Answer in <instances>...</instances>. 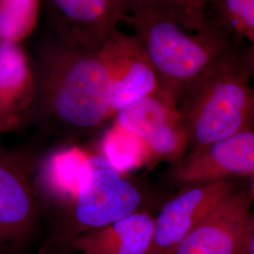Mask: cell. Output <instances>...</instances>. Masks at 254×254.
<instances>
[{"instance_id": "8992f818", "label": "cell", "mask_w": 254, "mask_h": 254, "mask_svg": "<svg viewBox=\"0 0 254 254\" xmlns=\"http://www.w3.org/2000/svg\"><path fill=\"white\" fill-rule=\"evenodd\" d=\"M254 200L253 180L218 203L172 254H241L254 227Z\"/></svg>"}, {"instance_id": "9c48e42d", "label": "cell", "mask_w": 254, "mask_h": 254, "mask_svg": "<svg viewBox=\"0 0 254 254\" xmlns=\"http://www.w3.org/2000/svg\"><path fill=\"white\" fill-rule=\"evenodd\" d=\"M114 125L139 137L153 161L174 163L188 153V136L176 106L158 94L148 96L118 111Z\"/></svg>"}, {"instance_id": "44dd1931", "label": "cell", "mask_w": 254, "mask_h": 254, "mask_svg": "<svg viewBox=\"0 0 254 254\" xmlns=\"http://www.w3.org/2000/svg\"><path fill=\"white\" fill-rule=\"evenodd\" d=\"M211 1H212V0H197V2L199 3V5H200V7L204 9V10H205V7L208 5Z\"/></svg>"}, {"instance_id": "7c38bea8", "label": "cell", "mask_w": 254, "mask_h": 254, "mask_svg": "<svg viewBox=\"0 0 254 254\" xmlns=\"http://www.w3.org/2000/svg\"><path fill=\"white\" fill-rule=\"evenodd\" d=\"M34 93V74L27 52L19 44H0V135L21 126Z\"/></svg>"}, {"instance_id": "6da1fadb", "label": "cell", "mask_w": 254, "mask_h": 254, "mask_svg": "<svg viewBox=\"0 0 254 254\" xmlns=\"http://www.w3.org/2000/svg\"><path fill=\"white\" fill-rule=\"evenodd\" d=\"M35 80L32 104L22 120L74 138L100 131L111 117L112 89L98 51L54 37L30 60Z\"/></svg>"}, {"instance_id": "3957f363", "label": "cell", "mask_w": 254, "mask_h": 254, "mask_svg": "<svg viewBox=\"0 0 254 254\" xmlns=\"http://www.w3.org/2000/svg\"><path fill=\"white\" fill-rule=\"evenodd\" d=\"M132 27L156 73L158 95L177 105L185 88L235 41L218 27L196 31L163 12L128 13Z\"/></svg>"}, {"instance_id": "ffe728a7", "label": "cell", "mask_w": 254, "mask_h": 254, "mask_svg": "<svg viewBox=\"0 0 254 254\" xmlns=\"http://www.w3.org/2000/svg\"><path fill=\"white\" fill-rule=\"evenodd\" d=\"M72 251H57V250H43L40 254H71Z\"/></svg>"}, {"instance_id": "52a82bcc", "label": "cell", "mask_w": 254, "mask_h": 254, "mask_svg": "<svg viewBox=\"0 0 254 254\" xmlns=\"http://www.w3.org/2000/svg\"><path fill=\"white\" fill-rule=\"evenodd\" d=\"M254 177V132L249 129L220 139L172 164L167 173L178 188Z\"/></svg>"}, {"instance_id": "e0dca14e", "label": "cell", "mask_w": 254, "mask_h": 254, "mask_svg": "<svg viewBox=\"0 0 254 254\" xmlns=\"http://www.w3.org/2000/svg\"><path fill=\"white\" fill-rule=\"evenodd\" d=\"M40 0H0V44H21L36 27Z\"/></svg>"}, {"instance_id": "7a4b0ae2", "label": "cell", "mask_w": 254, "mask_h": 254, "mask_svg": "<svg viewBox=\"0 0 254 254\" xmlns=\"http://www.w3.org/2000/svg\"><path fill=\"white\" fill-rule=\"evenodd\" d=\"M233 42L185 88L176 109L193 154L254 129V46Z\"/></svg>"}, {"instance_id": "2e32d148", "label": "cell", "mask_w": 254, "mask_h": 254, "mask_svg": "<svg viewBox=\"0 0 254 254\" xmlns=\"http://www.w3.org/2000/svg\"><path fill=\"white\" fill-rule=\"evenodd\" d=\"M102 151V155L123 173L152 163V156L145 143L114 124L103 139Z\"/></svg>"}, {"instance_id": "9a60e30c", "label": "cell", "mask_w": 254, "mask_h": 254, "mask_svg": "<svg viewBox=\"0 0 254 254\" xmlns=\"http://www.w3.org/2000/svg\"><path fill=\"white\" fill-rule=\"evenodd\" d=\"M205 14L232 41L254 46V0H212Z\"/></svg>"}, {"instance_id": "d6986e66", "label": "cell", "mask_w": 254, "mask_h": 254, "mask_svg": "<svg viewBox=\"0 0 254 254\" xmlns=\"http://www.w3.org/2000/svg\"><path fill=\"white\" fill-rule=\"evenodd\" d=\"M241 254H254V227L250 230L247 236Z\"/></svg>"}, {"instance_id": "30bf717a", "label": "cell", "mask_w": 254, "mask_h": 254, "mask_svg": "<svg viewBox=\"0 0 254 254\" xmlns=\"http://www.w3.org/2000/svg\"><path fill=\"white\" fill-rule=\"evenodd\" d=\"M33 159L23 152H0V242H22L39 218Z\"/></svg>"}, {"instance_id": "7402d4cb", "label": "cell", "mask_w": 254, "mask_h": 254, "mask_svg": "<svg viewBox=\"0 0 254 254\" xmlns=\"http://www.w3.org/2000/svg\"><path fill=\"white\" fill-rule=\"evenodd\" d=\"M0 254H2V252H1V242H0Z\"/></svg>"}, {"instance_id": "ba28073f", "label": "cell", "mask_w": 254, "mask_h": 254, "mask_svg": "<svg viewBox=\"0 0 254 254\" xmlns=\"http://www.w3.org/2000/svg\"><path fill=\"white\" fill-rule=\"evenodd\" d=\"M242 187L237 180H222L181 188L154 218L148 254H172L218 203Z\"/></svg>"}, {"instance_id": "8fae6325", "label": "cell", "mask_w": 254, "mask_h": 254, "mask_svg": "<svg viewBox=\"0 0 254 254\" xmlns=\"http://www.w3.org/2000/svg\"><path fill=\"white\" fill-rule=\"evenodd\" d=\"M98 53L111 82L112 119L121 109L158 93L156 73L136 37L116 29Z\"/></svg>"}, {"instance_id": "5b68a950", "label": "cell", "mask_w": 254, "mask_h": 254, "mask_svg": "<svg viewBox=\"0 0 254 254\" xmlns=\"http://www.w3.org/2000/svg\"><path fill=\"white\" fill-rule=\"evenodd\" d=\"M55 39L98 51L129 13L127 0H43Z\"/></svg>"}, {"instance_id": "277c9868", "label": "cell", "mask_w": 254, "mask_h": 254, "mask_svg": "<svg viewBox=\"0 0 254 254\" xmlns=\"http://www.w3.org/2000/svg\"><path fill=\"white\" fill-rule=\"evenodd\" d=\"M145 190L117 171L103 155L90 154L79 190L55 225L44 250L71 251L73 241L88 232L145 211Z\"/></svg>"}, {"instance_id": "ac0fdd59", "label": "cell", "mask_w": 254, "mask_h": 254, "mask_svg": "<svg viewBox=\"0 0 254 254\" xmlns=\"http://www.w3.org/2000/svg\"><path fill=\"white\" fill-rule=\"evenodd\" d=\"M129 13L146 10L163 12L196 31H207L216 26L207 18L197 0H127Z\"/></svg>"}, {"instance_id": "4fadbf2b", "label": "cell", "mask_w": 254, "mask_h": 254, "mask_svg": "<svg viewBox=\"0 0 254 254\" xmlns=\"http://www.w3.org/2000/svg\"><path fill=\"white\" fill-rule=\"evenodd\" d=\"M154 218L146 211L137 212L78 236L70 249L83 254H148Z\"/></svg>"}, {"instance_id": "5bb4252c", "label": "cell", "mask_w": 254, "mask_h": 254, "mask_svg": "<svg viewBox=\"0 0 254 254\" xmlns=\"http://www.w3.org/2000/svg\"><path fill=\"white\" fill-rule=\"evenodd\" d=\"M90 154L77 146L50 154L40 167L34 184L46 200L67 208L76 197Z\"/></svg>"}]
</instances>
